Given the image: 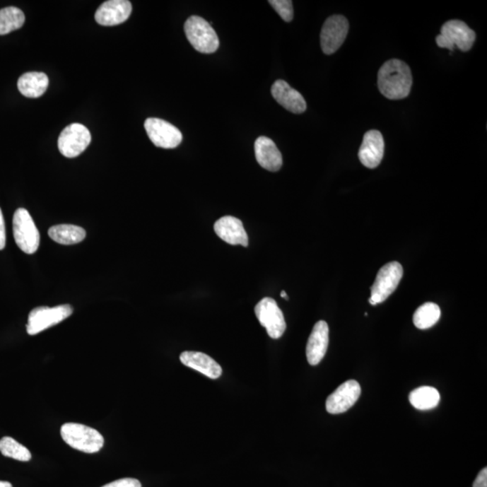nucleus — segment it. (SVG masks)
<instances>
[{
  "mask_svg": "<svg viewBox=\"0 0 487 487\" xmlns=\"http://www.w3.org/2000/svg\"><path fill=\"white\" fill-rule=\"evenodd\" d=\"M361 394L360 385L356 380H348L336 389L326 401L328 413L339 414L348 411L358 400Z\"/></svg>",
  "mask_w": 487,
  "mask_h": 487,
  "instance_id": "12",
  "label": "nucleus"
},
{
  "mask_svg": "<svg viewBox=\"0 0 487 487\" xmlns=\"http://www.w3.org/2000/svg\"><path fill=\"white\" fill-rule=\"evenodd\" d=\"M180 360L189 368L201 372L211 379H218L222 375V368L210 356L201 352L185 351L180 356Z\"/></svg>",
  "mask_w": 487,
  "mask_h": 487,
  "instance_id": "19",
  "label": "nucleus"
},
{
  "mask_svg": "<svg viewBox=\"0 0 487 487\" xmlns=\"http://www.w3.org/2000/svg\"><path fill=\"white\" fill-rule=\"evenodd\" d=\"M271 93L274 99L290 112L302 114L307 109V103L303 95L293 89L286 81H276L273 84Z\"/></svg>",
  "mask_w": 487,
  "mask_h": 487,
  "instance_id": "17",
  "label": "nucleus"
},
{
  "mask_svg": "<svg viewBox=\"0 0 487 487\" xmlns=\"http://www.w3.org/2000/svg\"><path fill=\"white\" fill-rule=\"evenodd\" d=\"M410 403L415 409L421 411L431 410L438 406L440 394L436 388L421 387L415 389L409 397Z\"/></svg>",
  "mask_w": 487,
  "mask_h": 487,
  "instance_id": "22",
  "label": "nucleus"
},
{
  "mask_svg": "<svg viewBox=\"0 0 487 487\" xmlns=\"http://www.w3.org/2000/svg\"><path fill=\"white\" fill-rule=\"evenodd\" d=\"M0 487H13L11 483L6 481H0Z\"/></svg>",
  "mask_w": 487,
  "mask_h": 487,
  "instance_id": "30",
  "label": "nucleus"
},
{
  "mask_svg": "<svg viewBox=\"0 0 487 487\" xmlns=\"http://www.w3.org/2000/svg\"><path fill=\"white\" fill-rule=\"evenodd\" d=\"M6 247V227L4 217L1 209H0V250H4Z\"/></svg>",
  "mask_w": 487,
  "mask_h": 487,
  "instance_id": "28",
  "label": "nucleus"
},
{
  "mask_svg": "<svg viewBox=\"0 0 487 487\" xmlns=\"http://www.w3.org/2000/svg\"><path fill=\"white\" fill-rule=\"evenodd\" d=\"M476 33L460 20H450L441 28L440 34L436 37L438 47L455 50V47L462 52L469 51L476 41Z\"/></svg>",
  "mask_w": 487,
  "mask_h": 487,
  "instance_id": "5",
  "label": "nucleus"
},
{
  "mask_svg": "<svg viewBox=\"0 0 487 487\" xmlns=\"http://www.w3.org/2000/svg\"><path fill=\"white\" fill-rule=\"evenodd\" d=\"M403 276L404 269L400 263L391 262L382 266L372 284L369 303L377 305L384 303L397 290Z\"/></svg>",
  "mask_w": 487,
  "mask_h": 487,
  "instance_id": "6",
  "label": "nucleus"
},
{
  "mask_svg": "<svg viewBox=\"0 0 487 487\" xmlns=\"http://www.w3.org/2000/svg\"><path fill=\"white\" fill-rule=\"evenodd\" d=\"M384 153L385 141L382 134L377 130L365 133L358 152L362 165L369 169L377 168L384 158Z\"/></svg>",
  "mask_w": 487,
  "mask_h": 487,
  "instance_id": "13",
  "label": "nucleus"
},
{
  "mask_svg": "<svg viewBox=\"0 0 487 487\" xmlns=\"http://www.w3.org/2000/svg\"><path fill=\"white\" fill-rule=\"evenodd\" d=\"M61 435L69 446L85 453H96L104 445L102 435L83 424L65 423L61 428Z\"/></svg>",
  "mask_w": 487,
  "mask_h": 487,
  "instance_id": "2",
  "label": "nucleus"
},
{
  "mask_svg": "<svg viewBox=\"0 0 487 487\" xmlns=\"http://www.w3.org/2000/svg\"><path fill=\"white\" fill-rule=\"evenodd\" d=\"M131 12V2L127 0H110L97 9L95 19L101 25L111 27L126 22Z\"/></svg>",
  "mask_w": 487,
  "mask_h": 487,
  "instance_id": "14",
  "label": "nucleus"
},
{
  "mask_svg": "<svg viewBox=\"0 0 487 487\" xmlns=\"http://www.w3.org/2000/svg\"><path fill=\"white\" fill-rule=\"evenodd\" d=\"M348 28V21L345 16H329L320 33V45L323 53L328 55L336 53L344 42Z\"/></svg>",
  "mask_w": 487,
  "mask_h": 487,
  "instance_id": "10",
  "label": "nucleus"
},
{
  "mask_svg": "<svg viewBox=\"0 0 487 487\" xmlns=\"http://www.w3.org/2000/svg\"><path fill=\"white\" fill-rule=\"evenodd\" d=\"M260 324L266 328L267 334L274 339H280L286 329V322L282 310L276 300L269 297L261 300L254 308Z\"/></svg>",
  "mask_w": 487,
  "mask_h": 487,
  "instance_id": "9",
  "label": "nucleus"
},
{
  "mask_svg": "<svg viewBox=\"0 0 487 487\" xmlns=\"http://www.w3.org/2000/svg\"><path fill=\"white\" fill-rule=\"evenodd\" d=\"M25 21L24 13L16 6H8L0 11V35L21 28Z\"/></svg>",
  "mask_w": 487,
  "mask_h": 487,
  "instance_id": "24",
  "label": "nucleus"
},
{
  "mask_svg": "<svg viewBox=\"0 0 487 487\" xmlns=\"http://www.w3.org/2000/svg\"><path fill=\"white\" fill-rule=\"evenodd\" d=\"M269 4L273 6L281 18L286 22H291L293 18V6L291 0H270Z\"/></svg>",
  "mask_w": 487,
  "mask_h": 487,
  "instance_id": "26",
  "label": "nucleus"
},
{
  "mask_svg": "<svg viewBox=\"0 0 487 487\" xmlns=\"http://www.w3.org/2000/svg\"><path fill=\"white\" fill-rule=\"evenodd\" d=\"M329 326L324 320L316 323L306 346V356L310 365H317L324 358L329 346Z\"/></svg>",
  "mask_w": 487,
  "mask_h": 487,
  "instance_id": "15",
  "label": "nucleus"
},
{
  "mask_svg": "<svg viewBox=\"0 0 487 487\" xmlns=\"http://www.w3.org/2000/svg\"><path fill=\"white\" fill-rule=\"evenodd\" d=\"M48 235L57 243L70 246L83 241L86 231L79 225L61 224L49 228Z\"/></svg>",
  "mask_w": 487,
  "mask_h": 487,
  "instance_id": "21",
  "label": "nucleus"
},
{
  "mask_svg": "<svg viewBox=\"0 0 487 487\" xmlns=\"http://www.w3.org/2000/svg\"><path fill=\"white\" fill-rule=\"evenodd\" d=\"M377 83L379 90L387 99H405L413 86L411 69L397 59L385 61L378 71Z\"/></svg>",
  "mask_w": 487,
  "mask_h": 487,
  "instance_id": "1",
  "label": "nucleus"
},
{
  "mask_svg": "<svg viewBox=\"0 0 487 487\" xmlns=\"http://www.w3.org/2000/svg\"><path fill=\"white\" fill-rule=\"evenodd\" d=\"M281 297H282V298H284V299H286V300H288V299H289L288 295H287V293H286V292H284V291H283V292L281 293Z\"/></svg>",
  "mask_w": 487,
  "mask_h": 487,
  "instance_id": "31",
  "label": "nucleus"
},
{
  "mask_svg": "<svg viewBox=\"0 0 487 487\" xmlns=\"http://www.w3.org/2000/svg\"><path fill=\"white\" fill-rule=\"evenodd\" d=\"M102 487H142V485L139 480L135 479H122Z\"/></svg>",
  "mask_w": 487,
  "mask_h": 487,
  "instance_id": "27",
  "label": "nucleus"
},
{
  "mask_svg": "<svg viewBox=\"0 0 487 487\" xmlns=\"http://www.w3.org/2000/svg\"><path fill=\"white\" fill-rule=\"evenodd\" d=\"M0 452L3 456L24 462L30 460L32 457L30 451L27 447L11 437H4L0 440Z\"/></svg>",
  "mask_w": 487,
  "mask_h": 487,
  "instance_id": "25",
  "label": "nucleus"
},
{
  "mask_svg": "<svg viewBox=\"0 0 487 487\" xmlns=\"http://www.w3.org/2000/svg\"><path fill=\"white\" fill-rule=\"evenodd\" d=\"M13 234L16 244L25 254H32L40 245V233L28 210H16L13 217Z\"/></svg>",
  "mask_w": 487,
  "mask_h": 487,
  "instance_id": "4",
  "label": "nucleus"
},
{
  "mask_svg": "<svg viewBox=\"0 0 487 487\" xmlns=\"http://www.w3.org/2000/svg\"><path fill=\"white\" fill-rule=\"evenodd\" d=\"M184 32L189 42L199 53L213 54L220 47L217 33L201 16H189L185 22Z\"/></svg>",
  "mask_w": 487,
  "mask_h": 487,
  "instance_id": "3",
  "label": "nucleus"
},
{
  "mask_svg": "<svg viewBox=\"0 0 487 487\" xmlns=\"http://www.w3.org/2000/svg\"><path fill=\"white\" fill-rule=\"evenodd\" d=\"M254 153L257 163L267 171L277 172L282 168V153L272 139L266 136L258 137L254 143Z\"/></svg>",
  "mask_w": 487,
  "mask_h": 487,
  "instance_id": "18",
  "label": "nucleus"
},
{
  "mask_svg": "<svg viewBox=\"0 0 487 487\" xmlns=\"http://www.w3.org/2000/svg\"><path fill=\"white\" fill-rule=\"evenodd\" d=\"M49 85L47 75L39 71H31L23 74L18 81V88L22 95L27 98L41 97L47 91Z\"/></svg>",
  "mask_w": 487,
  "mask_h": 487,
  "instance_id": "20",
  "label": "nucleus"
},
{
  "mask_svg": "<svg viewBox=\"0 0 487 487\" xmlns=\"http://www.w3.org/2000/svg\"><path fill=\"white\" fill-rule=\"evenodd\" d=\"M441 316L439 305L433 303H426L416 310L413 315V323L416 328L428 329L433 327Z\"/></svg>",
  "mask_w": 487,
  "mask_h": 487,
  "instance_id": "23",
  "label": "nucleus"
},
{
  "mask_svg": "<svg viewBox=\"0 0 487 487\" xmlns=\"http://www.w3.org/2000/svg\"><path fill=\"white\" fill-rule=\"evenodd\" d=\"M91 142L90 130L79 123L65 127L58 139L59 151L67 158H74L83 153Z\"/></svg>",
  "mask_w": 487,
  "mask_h": 487,
  "instance_id": "8",
  "label": "nucleus"
},
{
  "mask_svg": "<svg viewBox=\"0 0 487 487\" xmlns=\"http://www.w3.org/2000/svg\"><path fill=\"white\" fill-rule=\"evenodd\" d=\"M214 230L218 237L224 240L225 243L233 245H241L245 247L248 246V237L245 230L243 223L238 218L232 216H225L220 220L216 221Z\"/></svg>",
  "mask_w": 487,
  "mask_h": 487,
  "instance_id": "16",
  "label": "nucleus"
},
{
  "mask_svg": "<svg viewBox=\"0 0 487 487\" xmlns=\"http://www.w3.org/2000/svg\"><path fill=\"white\" fill-rule=\"evenodd\" d=\"M473 487H487V469H483L473 483Z\"/></svg>",
  "mask_w": 487,
  "mask_h": 487,
  "instance_id": "29",
  "label": "nucleus"
},
{
  "mask_svg": "<svg viewBox=\"0 0 487 487\" xmlns=\"http://www.w3.org/2000/svg\"><path fill=\"white\" fill-rule=\"evenodd\" d=\"M73 312V307L69 304H63L53 308L37 307L29 313L27 331L29 335H37L66 319Z\"/></svg>",
  "mask_w": 487,
  "mask_h": 487,
  "instance_id": "7",
  "label": "nucleus"
},
{
  "mask_svg": "<svg viewBox=\"0 0 487 487\" xmlns=\"http://www.w3.org/2000/svg\"><path fill=\"white\" fill-rule=\"evenodd\" d=\"M145 129L153 145L161 148L172 149L182 141V132L168 121L150 117L145 122Z\"/></svg>",
  "mask_w": 487,
  "mask_h": 487,
  "instance_id": "11",
  "label": "nucleus"
}]
</instances>
